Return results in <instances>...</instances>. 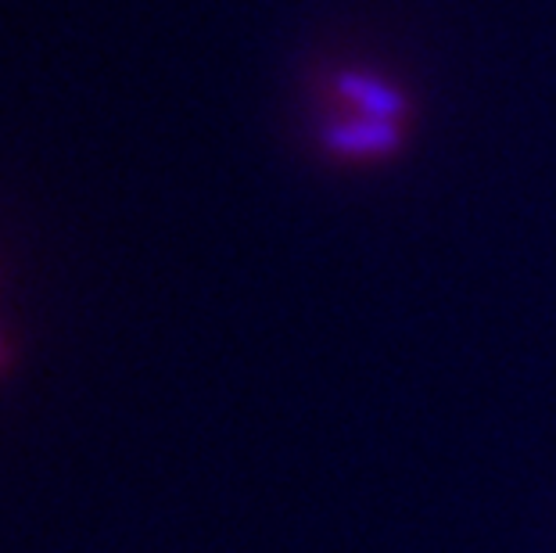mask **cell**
Listing matches in <instances>:
<instances>
[{
    "label": "cell",
    "mask_w": 556,
    "mask_h": 553,
    "mask_svg": "<svg viewBox=\"0 0 556 553\" xmlns=\"http://www.w3.org/2000/svg\"><path fill=\"white\" fill-rule=\"evenodd\" d=\"M402 123H384V120H363V115H349V120H338L324 126V140L327 151H334L341 159H384L395 155L402 148Z\"/></svg>",
    "instance_id": "6da1fadb"
},
{
    "label": "cell",
    "mask_w": 556,
    "mask_h": 553,
    "mask_svg": "<svg viewBox=\"0 0 556 553\" xmlns=\"http://www.w3.org/2000/svg\"><path fill=\"white\" fill-rule=\"evenodd\" d=\"M334 93L352 115H363V120L406 123L409 115L406 93L374 73H352V68H345L334 79Z\"/></svg>",
    "instance_id": "7a4b0ae2"
}]
</instances>
